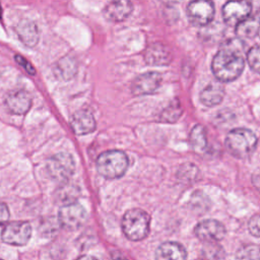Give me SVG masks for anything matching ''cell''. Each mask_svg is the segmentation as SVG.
I'll return each mask as SVG.
<instances>
[{
    "label": "cell",
    "mask_w": 260,
    "mask_h": 260,
    "mask_svg": "<svg viewBox=\"0 0 260 260\" xmlns=\"http://www.w3.org/2000/svg\"><path fill=\"white\" fill-rule=\"evenodd\" d=\"M245 67L243 46L241 41L226 42L212 59L211 69L219 81H233L237 79Z\"/></svg>",
    "instance_id": "obj_1"
},
{
    "label": "cell",
    "mask_w": 260,
    "mask_h": 260,
    "mask_svg": "<svg viewBox=\"0 0 260 260\" xmlns=\"http://www.w3.org/2000/svg\"><path fill=\"white\" fill-rule=\"evenodd\" d=\"M256 135L249 129L236 128L230 131L225 138V147L237 158H246L255 150Z\"/></svg>",
    "instance_id": "obj_2"
},
{
    "label": "cell",
    "mask_w": 260,
    "mask_h": 260,
    "mask_svg": "<svg viewBox=\"0 0 260 260\" xmlns=\"http://www.w3.org/2000/svg\"><path fill=\"white\" fill-rule=\"evenodd\" d=\"M128 169V157L121 150H108L99 155L96 170L100 175L107 179H118Z\"/></svg>",
    "instance_id": "obj_3"
},
{
    "label": "cell",
    "mask_w": 260,
    "mask_h": 260,
    "mask_svg": "<svg viewBox=\"0 0 260 260\" xmlns=\"http://www.w3.org/2000/svg\"><path fill=\"white\" fill-rule=\"evenodd\" d=\"M150 229V217L142 209L134 208L128 210L122 218V230L124 235L131 241L144 239Z\"/></svg>",
    "instance_id": "obj_4"
},
{
    "label": "cell",
    "mask_w": 260,
    "mask_h": 260,
    "mask_svg": "<svg viewBox=\"0 0 260 260\" xmlns=\"http://www.w3.org/2000/svg\"><path fill=\"white\" fill-rule=\"evenodd\" d=\"M47 169L53 179L65 182L74 172V160L70 154L60 152L49 158Z\"/></svg>",
    "instance_id": "obj_5"
},
{
    "label": "cell",
    "mask_w": 260,
    "mask_h": 260,
    "mask_svg": "<svg viewBox=\"0 0 260 260\" xmlns=\"http://www.w3.org/2000/svg\"><path fill=\"white\" fill-rule=\"evenodd\" d=\"M187 16L191 23L198 26L207 25L214 16V6L211 0H193L188 4Z\"/></svg>",
    "instance_id": "obj_6"
},
{
    "label": "cell",
    "mask_w": 260,
    "mask_h": 260,
    "mask_svg": "<svg viewBox=\"0 0 260 260\" xmlns=\"http://www.w3.org/2000/svg\"><path fill=\"white\" fill-rule=\"evenodd\" d=\"M31 235V226L26 221H12L2 231V241L13 246L25 245Z\"/></svg>",
    "instance_id": "obj_7"
},
{
    "label": "cell",
    "mask_w": 260,
    "mask_h": 260,
    "mask_svg": "<svg viewBox=\"0 0 260 260\" xmlns=\"http://www.w3.org/2000/svg\"><path fill=\"white\" fill-rule=\"evenodd\" d=\"M86 219V211L82 205L77 202H69L64 204L59 212L60 223L68 230H76L80 228Z\"/></svg>",
    "instance_id": "obj_8"
},
{
    "label": "cell",
    "mask_w": 260,
    "mask_h": 260,
    "mask_svg": "<svg viewBox=\"0 0 260 260\" xmlns=\"http://www.w3.org/2000/svg\"><path fill=\"white\" fill-rule=\"evenodd\" d=\"M194 233L199 240L205 243H212L222 240L226 231L220 221L215 219H206L195 226Z\"/></svg>",
    "instance_id": "obj_9"
},
{
    "label": "cell",
    "mask_w": 260,
    "mask_h": 260,
    "mask_svg": "<svg viewBox=\"0 0 260 260\" xmlns=\"http://www.w3.org/2000/svg\"><path fill=\"white\" fill-rule=\"evenodd\" d=\"M251 4L247 0H230L222 7L223 20L230 25H237L249 16Z\"/></svg>",
    "instance_id": "obj_10"
},
{
    "label": "cell",
    "mask_w": 260,
    "mask_h": 260,
    "mask_svg": "<svg viewBox=\"0 0 260 260\" xmlns=\"http://www.w3.org/2000/svg\"><path fill=\"white\" fill-rule=\"evenodd\" d=\"M161 75L158 72L151 71L138 75L131 84V91L134 95H144L152 93L159 86Z\"/></svg>",
    "instance_id": "obj_11"
},
{
    "label": "cell",
    "mask_w": 260,
    "mask_h": 260,
    "mask_svg": "<svg viewBox=\"0 0 260 260\" xmlns=\"http://www.w3.org/2000/svg\"><path fill=\"white\" fill-rule=\"evenodd\" d=\"M5 105L12 114H25L31 106L30 94L23 89H15L10 91L5 98Z\"/></svg>",
    "instance_id": "obj_12"
},
{
    "label": "cell",
    "mask_w": 260,
    "mask_h": 260,
    "mask_svg": "<svg viewBox=\"0 0 260 260\" xmlns=\"http://www.w3.org/2000/svg\"><path fill=\"white\" fill-rule=\"evenodd\" d=\"M70 126L77 135L88 134L95 129V120L88 111L80 110L75 112L70 119Z\"/></svg>",
    "instance_id": "obj_13"
},
{
    "label": "cell",
    "mask_w": 260,
    "mask_h": 260,
    "mask_svg": "<svg viewBox=\"0 0 260 260\" xmlns=\"http://www.w3.org/2000/svg\"><path fill=\"white\" fill-rule=\"evenodd\" d=\"M131 11L132 5L129 0H112L105 7L104 15L110 21H122Z\"/></svg>",
    "instance_id": "obj_14"
},
{
    "label": "cell",
    "mask_w": 260,
    "mask_h": 260,
    "mask_svg": "<svg viewBox=\"0 0 260 260\" xmlns=\"http://www.w3.org/2000/svg\"><path fill=\"white\" fill-rule=\"evenodd\" d=\"M144 59L146 63L153 66H164L170 63L172 56L167 47L161 44L150 45L144 54Z\"/></svg>",
    "instance_id": "obj_15"
},
{
    "label": "cell",
    "mask_w": 260,
    "mask_h": 260,
    "mask_svg": "<svg viewBox=\"0 0 260 260\" xmlns=\"http://www.w3.org/2000/svg\"><path fill=\"white\" fill-rule=\"evenodd\" d=\"M186 257L187 252L185 248L177 242H166L155 252V258L158 260H183Z\"/></svg>",
    "instance_id": "obj_16"
},
{
    "label": "cell",
    "mask_w": 260,
    "mask_h": 260,
    "mask_svg": "<svg viewBox=\"0 0 260 260\" xmlns=\"http://www.w3.org/2000/svg\"><path fill=\"white\" fill-rule=\"evenodd\" d=\"M224 95V88L220 82H211L200 92V102L208 107L219 104Z\"/></svg>",
    "instance_id": "obj_17"
},
{
    "label": "cell",
    "mask_w": 260,
    "mask_h": 260,
    "mask_svg": "<svg viewBox=\"0 0 260 260\" xmlns=\"http://www.w3.org/2000/svg\"><path fill=\"white\" fill-rule=\"evenodd\" d=\"M260 28V16L252 15L239 22L236 27V34L240 39H252L258 35Z\"/></svg>",
    "instance_id": "obj_18"
},
{
    "label": "cell",
    "mask_w": 260,
    "mask_h": 260,
    "mask_svg": "<svg viewBox=\"0 0 260 260\" xmlns=\"http://www.w3.org/2000/svg\"><path fill=\"white\" fill-rule=\"evenodd\" d=\"M16 31L20 41L28 47H34L39 41L38 27L31 21H28V20L21 21L17 25Z\"/></svg>",
    "instance_id": "obj_19"
},
{
    "label": "cell",
    "mask_w": 260,
    "mask_h": 260,
    "mask_svg": "<svg viewBox=\"0 0 260 260\" xmlns=\"http://www.w3.org/2000/svg\"><path fill=\"white\" fill-rule=\"evenodd\" d=\"M190 143L196 152H202L207 146V137L205 129L202 125L193 127L190 133Z\"/></svg>",
    "instance_id": "obj_20"
},
{
    "label": "cell",
    "mask_w": 260,
    "mask_h": 260,
    "mask_svg": "<svg viewBox=\"0 0 260 260\" xmlns=\"http://www.w3.org/2000/svg\"><path fill=\"white\" fill-rule=\"evenodd\" d=\"M182 108L179 102L176 100L171 105H169L160 114V121L166 123H175L182 115Z\"/></svg>",
    "instance_id": "obj_21"
},
{
    "label": "cell",
    "mask_w": 260,
    "mask_h": 260,
    "mask_svg": "<svg viewBox=\"0 0 260 260\" xmlns=\"http://www.w3.org/2000/svg\"><path fill=\"white\" fill-rule=\"evenodd\" d=\"M201 254L202 258L207 259H221L225 256L223 249L220 246L216 245L215 242L206 243V245L202 249Z\"/></svg>",
    "instance_id": "obj_22"
},
{
    "label": "cell",
    "mask_w": 260,
    "mask_h": 260,
    "mask_svg": "<svg viewBox=\"0 0 260 260\" xmlns=\"http://www.w3.org/2000/svg\"><path fill=\"white\" fill-rule=\"evenodd\" d=\"M237 258L240 259H260V247L256 245H247L239 249Z\"/></svg>",
    "instance_id": "obj_23"
},
{
    "label": "cell",
    "mask_w": 260,
    "mask_h": 260,
    "mask_svg": "<svg viewBox=\"0 0 260 260\" xmlns=\"http://www.w3.org/2000/svg\"><path fill=\"white\" fill-rule=\"evenodd\" d=\"M247 61L249 66L260 74V45L252 47L247 53Z\"/></svg>",
    "instance_id": "obj_24"
},
{
    "label": "cell",
    "mask_w": 260,
    "mask_h": 260,
    "mask_svg": "<svg viewBox=\"0 0 260 260\" xmlns=\"http://www.w3.org/2000/svg\"><path fill=\"white\" fill-rule=\"evenodd\" d=\"M248 229L251 235L260 238V213L255 214L250 218L248 222Z\"/></svg>",
    "instance_id": "obj_25"
},
{
    "label": "cell",
    "mask_w": 260,
    "mask_h": 260,
    "mask_svg": "<svg viewBox=\"0 0 260 260\" xmlns=\"http://www.w3.org/2000/svg\"><path fill=\"white\" fill-rule=\"evenodd\" d=\"M9 219V210L5 203L0 202V225Z\"/></svg>",
    "instance_id": "obj_26"
},
{
    "label": "cell",
    "mask_w": 260,
    "mask_h": 260,
    "mask_svg": "<svg viewBox=\"0 0 260 260\" xmlns=\"http://www.w3.org/2000/svg\"><path fill=\"white\" fill-rule=\"evenodd\" d=\"M250 4H251V10H253L256 15L260 16V0H252Z\"/></svg>",
    "instance_id": "obj_27"
},
{
    "label": "cell",
    "mask_w": 260,
    "mask_h": 260,
    "mask_svg": "<svg viewBox=\"0 0 260 260\" xmlns=\"http://www.w3.org/2000/svg\"><path fill=\"white\" fill-rule=\"evenodd\" d=\"M252 182H253L255 188L260 192V176H258V175L255 176V175H254V176H253V179H252Z\"/></svg>",
    "instance_id": "obj_28"
},
{
    "label": "cell",
    "mask_w": 260,
    "mask_h": 260,
    "mask_svg": "<svg viewBox=\"0 0 260 260\" xmlns=\"http://www.w3.org/2000/svg\"><path fill=\"white\" fill-rule=\"evenodd\" d=\"M166 1H168V2H178L180 0H166Z\"/></svg>",
    "instance_id": "obj_29"
},
{
    "label": "cell",
    "mask_w": 260,
    "mask_h": 260,
    "mask_svg": "<svg viewBox=\"0 0 260 260\" xmlns=\"http://www.w3.org/2000/svg\"><path fill=\"white\" fill-rule=\"evenodd\" d=\"M258 35H259V36H260V28H259V32H258Z\"/></svg>",
    "instance_id": "obj_30"
}]
</instances>
